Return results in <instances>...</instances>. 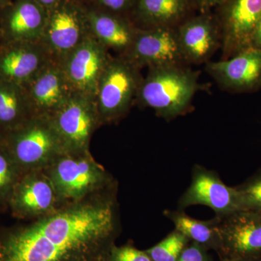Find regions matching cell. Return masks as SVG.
Segmentation results:
<instances>
[{
	"label": "cell",
	"instance_id": "cell-1",
	"mask_svg": "<svg viewBox=\"0 0 261 261\" xmlns=\"http://www.w3.org/2000/svg\"><path fill=\"white\" fill-rule=\"evenodd\" d=\"M92 197L0 228V261H102L119 233L116 202L108 195Z\"/></svg>",
	"mask_w": 261,
	"mask_h": 261
},
{
	"label": "cell",
	"instance_id": "cell-2",
	"mask_svg": "<svg viewBox=\"0 0 261 261\" xmlns=\"http://www.w3.org/2000/svg\"><path fill=\"white\" fill-rule=\"evenodd\" d=\"M200 72L187 65H166L148 68L142 81L136 102L153 110L166 121L186 114L192 99L202 87Z\"/></svg>",
	"mask_w": 261,
	"mask_h": 261
},
{
	"label": "cell",
	"instance_id": "cell-3",
	"mask_svg": "<svg viewBox=\"0 0 261 261\" xmlns=\"http://www.w3.org/2000/svg\"><path fill=\"white\" fill-rule=\"evenodd\" d=\"M63 207L78 203L111 186L110 175L90 152H65L44 168Z\"/></svg>",
	"mask_w": 261,
	"mask_h": 261
},
{
	"label": "cell",
	"instance_id": "cell-4",
	"mask_svg": "<svg viewBox=\"0 0 261 261\" xmlns=\"http://www.w3.org/2000/svg\"><path fill=\"white\" fill-rule=\"evenodd\" d=\"M4 145L23 174L44 170L65 152L49 118L39 117L6 134Z\"/></svg>",
	"mask_w": 261,
	"mask_h": 261
},
{
	"label": "cell",
	"instance_id": "cell-5",
	"mask_svg": "<svg viewBox=\"0 0 261 261\" xmlns=\"http://www.w3.org/2000/svg\"><path fill=\"white\" fill-rule=\"evenodd\" d=\"M121 56L111 57L98 84L95 103L102 124L126 116L136 102L143 76Z\"/></svg>",
	"mask_w": 261,
	"mask_h": 261
},
{
	"label": "cell",
	"instance_id": "cell-6",
	"mask_svg": "<svg viewBox=\"0 0 261 261\" xmlns=\"http://www.w3.org/2000/svg\"><path fill=\"white\" fill-rule=\"evenodd\" d=\"M89 36L87 5L80 0H60L48 11L40 42L51 60L62 63Z\"/></svg>",
	"mask_w": 261,
	"mask_h": 261
},
{
	"label": "cell",
	"instance_id": "cell-7",
	"mask_svg": "<svg viewBox=\"0 0 261 261\" xmlns=\"http://www.w3.org/2000/svg\"><path fill=\"white\" fill-rule=\"evenodd\" d=\"M65 152H89L94 132L102 125L95 100L75 93L49 118Z\"/></svg>",
	"mask_w": 261,
	"mask_h": 261
},
{
	"label": "cell",
	"instance_id": "cell-8",
	"mask_svg": "<svg viewBox=\"0 0 261 261\" xmlns=\"http://www.w3.org/2000/svg\"><path fill=\"white\" fill-rule=\"evenodd\" d=\"M214 12L221 29V60L250 47L252 33L261 18V0H225Z\"/></svg>",
	"mask_w": 261,
	"mask_h": 261
},
{
	"label": "cell",
	"instance_id": "cell-9",
	"mask_svg": "<svg viewBox=\"0 0 261 261\" xmlns=\"http://www.w3.org/2000/svg\"><path fill=\"white\" fill-rule=\"evenodd\" d=\"M44 170L22 175L10 196L8 208L19 219H40L63 208Z\"/></svg>",
	"mask_w": 261,
	"mask_h": 261
},
{
	"label": "cell",
	"instance_id": "cell-10",
	"mask_svg": "<svg viewBox=\"0 0 261 261\" xmlns=\"http://www.w3.org/2000/svg\"><path fill=\"white\" fill-rule=\"evenodd\" d=\"M111 57L92 35L72 51L61 64L74 93L95 100L99 80Z\"/></svg>",
	"mask_w": 261,
	"mask_h": 261
},
{
	"label": "cell",
	"instance_id": "cell-11",
	"mask_svg": "<svg viewBox=\"0 0 261 261\" xmlns=\"http://www.w3.org/2000/svg\"><path fill=\"white\" fill-rule=\"evenodd\" d=\"M195 205L207 206L219 217L243 211L235 187L225 185L217 173L200 165L192 169L191 185L178 201V209Z\"/></svg>",
	"mask_w": 261,
	"mask_h": 261
},
{
	"label": "cell",
	"instance_id": "cell-12",
	"mask_svg": "<svg viewBox=\"0 0 261 261\" xmlns=\"http://www.w3.org/2000/svg\"><path fill=\"white\" fill-rule=\"evenodd\" d=\"M121 57L140 69L187 65L178 44L176 28L139 29L133 44Z\"/></svg>",
	"mask_w": 261,
	"mask_h": 261
},
{
	"label": "cell",
	"instance_id": "cell-13",
	"mask_svg": "<svg viewBox=\"0 0 261 261\" xmlns=\"http://www.w3.org/2000/svg\"><path fill=\"white\" fill-rule=\"evenodd\" d=\"M178 42L187 65L207 63L221 47V32L214 12L196 13L176 27Z\"/></svg>",
	"mask_w": 261,
	"mask_h": 261
},
{
	"label": "cell",
	"instance_id": "cell-14",
	"mask_svg": "<svg viewBox=\"0 0 261 261\" xmlns=\"http://www.w3.org/2000/svg\"><path fill=\"white\" fill-rule=\"evenodd\" d=\"M205 70L224 90L231 93L255 92L261 87V50L249 47L228 59L208 61Z\"/></svg>",
	"mask_w": 261,
	"mask_h": 261
},
{
	"label": "cell",
	"instance_id": "cell-15",
	"mask_svg": "<svg viewBox=\"0 0 261 261\" xmlns=\"http://www.w3.org/2000/svg\"><path fill=\"white\" fill-rule=\"evenodd\" d=\"M216 217L222 258L261 254V214L240 211Z\"/></svg>",
	"mask_w": 261,
	"mask_h": 261
},
{
	"label": "cell",
	"instance_id": "cell-16",
	"mask_svg": "<svg viewBox=\"0 0 261 261\" xmlns=\"http://www.w3.org/2000/svg\"><path fill=\"white\" fill-rule=\"evenodd\" d=\"M34 117L50 118L74 94L61 63L51 60L25 86Z\"/></svg>",
	"mask_w": 261,
	"mask_h": 261
},
{
	"label": "cell",
	"instance_id": "cell-17",
	"mask_svg": "<svg viewBox=\"0 0 261 261\" xmlns=\"http://www.w3.org/2000/svg\"><path fill=\"white\" fill-rule=\"evenodd\" d=\"M51 60L39 42H0V80L25 87Z\"/></svg>",
	"mask_w": 261,
	"mask_h": 261
},
{
	"label": "cell",
	"instance_id": "cell-18",
	"mask_svg": "<svg viewBox=\"0 0 261 261\" xmlns=\"http://www.w3.org/2000/svg\"><path fill=\"white\" fill-rule=\"evenodd\" d=\"M47 16V10L35 0L13 1L0 15L1 41L39 42Z\"/></svg>",
	"mask_w": 261,
	"mask_h": 261
},
{
	"label": "cell",
	"instance_id": "cell-19",
	"mask_svg": "<svg viewBox=\"0 0 261 261\" xmlns=\"http://www.w3.org/2000/svg\"><path fill=\"white\" fill-rule=\"evenodd\" d=\"M196 13L192 0H137L128 18L141 30L176 28Z\"/></svg>",
	"mask_w": 261,
	"mask_h": 261
},
{
	"label": "cell",
	"instance_id": "cell-20",
	"mask_svg": "<svg viewBox=\"0 0 261 261\" xmlns=\"http://www.w3.org/2000/svg\"><path fill=\"white\" fill-rule=\"evenodd\" d=\"M91 35L118 56H123L135 41L139 29L125 15L115 14L88 6Z\"/></svg>",
	"mask_w": 261,
	"mask_h": 261
},
{
	"label": "cell",
	"instance_id": "cell-21",
	"mask_svg": "<svg viewBox=\"0 0 261 261\" xmlns=\"http://www.w3.org/2000/svg\"><path fill=\"white\" fill-rule=\"evenodd\" d=\"M32 118L25 87L0 80V132L5 135Z\"/></svg>",
	"mask_w": 261,
	"mask_h": 261
},
{
	"label": "cell",
	"instance_id": "cell-22",
	"mask_svg": "<svg viewBox=\"0 0 261 261\" xmlns=\"http://www.w3.org/2000/svg\"><path fill=\"white\" fill-rule=\"evenodd\" d=\"M164 215L172 221L175 229L185 234L190 241L219 253L221 240L216 216L209 221H200L187 216L181 211H166Z\"/></svg>",
	"mask_w": 261,
	"mask_h": 261
},
{
	"label": "cell",
	"instance_id": "cell-23",
	"mask_svg": "<svg viewBox=\"0 0 261 261\" xmlns=\"http://www.w3.org/2000/svg\"><path fill=\"white\" fill-rule=\"evenodd\" d=\"M22 175L3 142L0 145V210L8 207L10 196Z\"/></svg>",
	"mask_w": 261,
	"mask_h": 261
},
{
	"label": "cell",
	"instance_id": "cell-24",
	"mask_svg": "<svg viewBox=\"0 0 261 261\" xmlns=\"http://www.w3.org/2000/svg\"><path fill=\"white\" fill-rule=\"evenodd\" d=\"M190 242L185 234L175 229L145 252L152 261H177Z\"/></svg>",
	"mask_w": 261,
	"mask_h": 261
},
{
	"label": "cell",
	"instance_id": "cell-25",
	"mask_svg": "<svg viewBox=\"0 0 261 261\" xmlns=\"http://www.w3.org/2000/svg\"><path fill=\"white\" fill-rule=\"evenodd\" d=\"M235 188L238 192L243 211L261 214V168Z\"/></svg>",
	"mask_w": 261,
	"mask_h": 261
},
{
	"label": "cell",
	"instance_id": "cell-26",
	"mask_svg": "<svg viewBox=\"0 0 261 261\" xmlns=\"http://www.w3.org/2000/svg\"><path fill=\"white\" fill-rule=\"evenodd\" d=\"M102 261H152L145 250H140L132 245L116 246L113 245Z\"/></svg>",
	"mask_w": 261,
	"mask_h": 261
},
{
	"label": "cell",
	"instance_id": "cell-27",
	"mask_svg": "<svg viewBox=\"0 0 261 261\" xmlns=\"http://www.w3.org/2000/svg\"><path fill=\"white\" fill-rule=\"evenodd\" d=\"M137 2V0H94L91 5L109 13L128 17Z\"/></svg>",
	"mask_w": 261,
	"mask_h": 261
},
{
	"label": "cell",
	"instance_id": "cell-28",
	"mask_svg": "<svg viewBox=\"0 0 261 261\" xmlns=\"http://www.w3.org/2000/svg\"><path fill=\"white\" fill-rule=\"evenodd\" d=\"M207 251L208 250L202 245L190 242L177 261H213Z\"/></svg>",
	"mask_w": 261,
	"mask_h": 261
},
{
	"label": "cell",
	"instance_id": "cell-29",
	"mask_svg": "<svg viewBox=\"0 0 261 261\" xmlns=\"http://www.w3.org/2000/svg\"><path fill=\"white\" fill-rule=\"evenodd\" d=\"M197 13L214 11L225 0H192Z\"/></svg>",
	"mask_w": 261,
	"mask_h": 261
},
{
	"label": "cell",
	"instance_id": "cell-30",
	"mask_svg": "<svg viewBox=\"0 0 261 261\" xmlns=\"http://www.w3.org/2000/svg\"><path fill=\"white\" fill-rule=\"evenodd\" d=\"M250 47L257 48L261 50V18L252 33Z\"/></svg>",
	"mask_w": 261,
	"mask_h": 261
},
{
	"label": "cell",
	"instance_id": "cell-31",
	"mask_svg": "<svg viewBox=\"0 0 261 261\" xmlns=\"http://www.w3.org/2000/svg\"><path fill=\"white\" fill-rule=\"evenodd\" d=\"M227 259L228 261H261V254L244 255Z\"/></svg>",
	"mask_w": 261,
	"mask_h": 261
},
{
	"label": "cell",
	"instance_id": "cell-32",
	"mask_svg": "<svg viewBox=\"0 0 261 261\" xmlns=\"http://www.w3.org/2000/svg\"><path fill=\"white\" fill-rule=\"evenodd\" d=\"M35 1L42 5L43 8L48 12L53 9L59 3L60 0H35Z\"/></svg>",
	"mask_w": 261,
	"mask_h": 261
},
{
	"label": "cell",
	"instance_id": "cell-33",
	"mask_svg": "<svg viewBox=\"0 0 261 261\" xmlns=\"http://www.w3.org/2000/svg\"><path fill=\"white\" fill-rule=\"evenodd\" d=\"M13 3L12 0H0V15L9 5Z\"/></svg>",
	"mask_w": 261,
	"mask_h": 261
},
{
	"label": "cell",
	"instance_id": "cell-34",
	"mask_svg": "<svg viewBox=\"0 0 261 261\" xmlns=\"http://www.w3.org/2000/svg\"><path fill=\"white\" fill-rule=\"evenodd\" d=\"M4 137L5 135H3V134L1 132H0V145H1V144H3V142H4Z\"/></svg>",
	"mask_w": 261,
	"mask_h": 261
},
{
	"label": "cell",
	"instance_id": "cell-35",
	"mask_svg": "<svg viewBox=\"0 0 261 261\" xmlns=\"http://www.w3.org/2000/svg\"><path fill=\"white\" fill-rule=\"evenodd\" d=\"M81 2H82V3H92V2L94 1V0H80ZM84 4H85V3H84Z\"/></svg>",
	"mask_w": 261,
	"mask_h": 261
},
{
	"label": "cell",
	"instance_id": "cell-36",
	"mask_svg": "<svg viewBox=\"0 0 261 261\" xmlns=\"http://www.w3.org/2000/svg\"><path fill=\"white\" fill-rule=\"evenodd\" d=\"M221 261H228V259L227 258H221Z\"/></svg>",
	"mask_w": 261,
	"mask_h": 261
},
{
	"label": "cell",
	"instance_id": "cell-37",
	"mask_svg": "<svg viewBox=\"0 0 261 261\" xmlns=\"http://www.w3.org/2000/svg\"><path fill=\"white\" fill-rule=\"evenodd\" d=\"M2 40V34H1V32H0V41Z\"/></svg>",
	"mask_w": 261,
	"mask_h": 261
}]
</instances>
